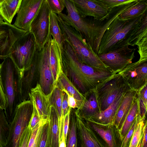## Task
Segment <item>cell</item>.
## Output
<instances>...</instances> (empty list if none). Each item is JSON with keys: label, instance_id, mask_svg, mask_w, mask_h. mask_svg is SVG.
Returning <instances> with one entry per match:
<instances>
[{"label": "cell", "instance_id": "e0dca14e", "mask_svg": "<svg viewBox=\"0 0 147 147\" xmlns=\"http://www.w3.org/2000/svg\"><path fill=\"white\" fill-rule=\"evenodd\" d=\"M77 127L82 147H105L107 146L95 134L89 123L76 116Z\"/></svg>", "mask_w": 147, "mask_h": 147}, {"label": "cell", "instance_id": "3957f363", "mask_svg": "<svg viewBox=\"0 0 147 147\" xmlns=\"http://www.w3.org/2000/svg\"><path fill=\"white\" fill-rule=\"evenodd\" d=\"M0 75L7 103L4 110L7 121H12L21 98L20 72L12 59L8 56L0 64Z\"/></svg>", "mask_w": 147, "mask_h": 147}, {"label": "cell", "instance_id": "30bf717a", "mask_svg": "<svg viewBox=\"0 0 147 147\" xmlns=\"http://www.w3.org/2000/svg\"><path fill=\"white\" fill-rule=\"evenodd\" d=\"M136 48L131 49L129 46L98 55L100 59L114 74L118 73L135 57Z\"/></svg>", "mask_w": 147, "mask_h": 147}, {"label": "cell", "instance_id": "bcb514c9", "mask_svg": "<svg viewBox=\"0 0 147 147\" xmlns=\"http://www.w3.org/2000/svg\"><path fill=\"white\" fill-rule=\"evenodd\" d=\"M62 90L65 92L67 95V102L69 106L71 108H78L76 100L74 97L70 95L67 92L64 90Z\"/></svg>", "mask_w": 147, "mask_h": 147}, {"label": "cell", "instance_id": "e575fe53", "mask_svg": "<svg viewBox=\"0 0 147 147\" xmlns=\"http://www.w3.org/2000/svg\"><path fill=\"white\" fill-rule=\"evenodd\" d=\"M50 134L49 120L42 126L38 147H50Z\"/></svg>", "mask_w": 147, "mask_h": 147}, {"label": "cell", "instance_id": "ffe728a7", "mask_svg": "<svg viewBox=\"0 0 147 147\" xmlns=\"http://www.w3.org/2000/svg\"><path fill=\"white\" fill-rule=\"evenodd\" d=\"M49 61L55 82L56 83L62 69L61 55L55 41L51 37L46 43Z\"/></svg>", "mask_w": 147, "mask_h": 147}, {"label": "cell", "instance_id": "ba28073f", "mask_svg": "<svg viewBox=\"0 0 147 147\" xmlns=\"http://www.w3.org/2000/svg\"><path fill=\"white\" fill-rule=\"evenodd\" d=\"M122 75L119 73L98 85L95 90L101 112L106 109L120 93L130 89Z\"/></svg>", "mask_w": 147, "mask_h": 147}, {"label": "cell", "instance_id": "681fc988", "mask_svg": "<svg viewBox=\"0 0 147 147\" xmlns=\"http://www.w3.org/2000/svg\"><path fill=\"white\" fill-rule=\"evenodd\" d=\"M5 21L4 20L1 15L0 13V23H3Z\"/></svg>", "mask_w": 147, "mask_h": 147}, {"label": "cell", "instance_id": "7bdbcfd3", "mask_svg": "<svg viewBox=\"0 0 147 147\" xmlns=\"http://www.w3.org/2000/svg\"><path fill=\"white\" fill-rule=\"evenodd\" d=\"M7 103L6 96L2 85L0 75V108L4 110Z\"/></svg>", "mask_w": 147, "mask_h": 147}, {"label": "cell", "instance_id": "4316f807", "mask_svg": "<svg viewBox=\"0 0 147 147\" xmlns=\"http://www.w3.org/2000/svg\"><path fill=\"white\" fill-rule=\"evenodd\" d=\"M147 9L146 0L140 1L124 10L118 16L120 20H122L134 19L143 15L146 12Z\"/></svg>", "mask_w": 147, "mask_h": 147}, {"label": "cell", "instance_id": "52a82bcc", "mask_svg": "<svg viewBox=\"0 0 147 147\" xmlns=\"http://www.w3.org/2000/svg\"><path fill=\"white\" fill-rule=\"evenodd\" d=\"M33 110L32 101H22L17 106L13 118L9 124L5 147H19L21 135L30 119Z\"/></svg>", "mask_w": 147, "mask_h": 147}, {"label": "cell", "instance_id": "ab89813d", "mask_svg": "<svg viewBox=\"0 0 147 147\" xmlns=\"http://www.w3.org/2000/svg\"><path fill=\"white\" fill-rule=\"evenodd\" d=\"M136 121V116L134 121L122 141L121 147H129L130 142L135 127Z\"/></svg>", "mask_w": 147, "mask_h": 147}, {"label": "cell", "instance_id": "ee69618b", "mask_svg": "<svg viewBox=\"0 0 147 147\" xmlns=\"http://www.w3.org/2000/svg\"><path fill=\"white\" fill-rule=\"evenodd\" d=\"M71 110L69 111L63 118V131L66 143L69 129V123L70 118V114Z\"/></svg>", "mask_w": 147, "mask_h": 147}, {"label": "cell", "instance_id": "4dcf8cb0", "mask_svg": "<svg viewBox=\"0 0 147 147\" xmlns=\"http://www.w3.org/2000/svg\"><path fill=\"white\" fill-rule=\"evenodd\" d=\"M147 36V16L144 13L136 27L129 41V45L134 47L144 37Z\"/></svg>", "mask_w": 147, "mask_h": 147}, {"label": "cell", "instance_id": "83f0119b", "mask_svg": "<svg viewBox=\"0 0 147 147\" xmlns=\"http://www.w3.org/2000/svg\"><path fill=\"white\" fill-rule=\"evenodd\" d=\"M22 0H5L0 4V13L4 21L11 24Z\"/></svg>", "mask_w": 147, "mask_h": 147}, {"label": "cell", "instance_id": "7402d4cb", "mask_svg": "<svg viewBox=\"0 0 147 147\" xmlns=\"http://www.w3.org/2000/svg\"><path fill=\"white\" fill-rule=\"evenodd\" d=\"M127 91L119 94L106 109L91 118L85 120L89 122L103 124L113 123L120 103L125 93Z\"/></svg>", "mask_w": 147, "mask_h": 147}, {"label": "cell", "instance_id": "44dd1931", "mask_svg": "<svg viewBox=\"0 0 147 147\" xmlns=\"http://www.w3.org/2000/svg\"><path fill=\"white\" fill-rule=\"evenodd\" d=\"M38 51L30 68L24 71L21 75L20 93L22 102L29 98L30 89L37 75L38 71Z\"/></svg>", "mask_w": 147, "mask_h": 147}, {"label": "cell", "instance_id": "603a6c76", "mask_svg": "<svg viewBox=\"0 0 147 147\" xmlns=\"http://www.w3.org/2000/svg\"><path fill=\"white\" fill-rule=\"evenodd\" d=\"M137 92V90L130 89L125 93L123 96L113 122L119 131L136 97Z\"/></svg>", "mask_w": 147, "mask_h": 147}, {"label": "cell", "instance_id": "7dc6e473", "mask_svg": "<svg viewBox=\"0 0 147 147\" xmlns=\"http://www.w3.org/2000/svg\"><path fill=\"white\" fill-rule=\"evenodd\" d=\"M147 147V121L146 120L143 129V136L140 147Z\"/></svg>", "mask_w": 147, "mask_h": 147}, {"label": "cell", "instance_id": "6da1fadb", "mask_svg": "<svg viewBox=\"0 0 147 147\" xmlns=\"http://www.w3.org/2000/svg\"><path fill=\"white\" fill-rule=\"evenodd\" d=\"M62 47L63 72L84 95L90 90L95 89L115 74L108 68L94 67L82 62L69 42L64 38Z\"/></svg>", "mask_w": 147, "mask_h": 147}, {"label": "cell", "instance_id": "7c38bea8", "mask_svg": "<svg viewBox=\"0 0 147 147\" xmlns=\"http://www.w3.org/2000/svg\"><path fill=\"white\" fill-rule=\"evenodd\" d=\"M44 0H22L13 24L16 27L30 31V25Z\"/></svg>", "mask_w": 147, "mask_h": 147}, {"label": "cell", "instance_id": "484cf974", "mask_svg": "<svg viewBox=\"0 0 147 147\" xmlns=\"http://www.w3.org/2000/svg\"><path fill=\"white\" fill-rule=\"evenodd\" d=\"M62 92V90L56 83L51 92L47 95L50 105H53L55 107L58 114L60 138L63 130L64 120L61 107Z\"/></svg>", "mask_w": 147, "mask_h": 147}, {"label": "cell", "instance_id": "f6af8a7d", "mask_svg": "<svg viewBox=\"0 0 147 147\" xmlns=\"http://www.w3.org/2000/svg\"><path fill=\"white\" fill-rule=\"evenodd\" d=\"M40 124V122L32 130L28 147H34V142L36 138Z\"/></svg>", "mask_w": 147, "mask_h": 147}, {"label": "cell", "instance_id": "f1b7e54d", "mask_svg": "<svg viewBox=\"0 0 147 147\" xmlns=\"http://www.w3.org/2000/svg\"><path fill=\"white\" fill-rule=\"evenodd\" d=\"M138 102L136 95V97L119 131L122 141L134 121L138 113Z\"/></svg>", "mask_w": 147, "mask_h": 147}, {"label": "cell", "instance_id": "8992f818", "mask_svg": "<svg viewBox=\"0 0 147 147\" xmlns=\"http://www.w3.org/2000/svg\"><path fill=\"white\" fill-rule=\"evenodd\" d=\"M37 48L33 36L27 31L14 43L9 56L19 69L21 75L31 66Z\"/></svg>", "mask_w": 147, "mask_h": 147}, {"label": "cell", "instance_id": "d6a6232c", "mask_svg": "<svg viewBox=\"0 0 147 147\" xmlns=\"http://www.w3.org/2000/svg\"><path fill=\"white\" fill-rule=\"evenodd\" d=\"M9 130V124L4 110L0 108V147H5Z\"/></svg>", "mask_w": 147, "mask_h": 147}, {"label": "cell", "instance_id": "c3c4849f", "mask_svg": "<svg viewBox=\"0 0 147 147\" xmlns=\"http://www.w3.org/2000/svg\"><path fill=\"white\" fill-rule=\"evenodd\" d=\"M67 147L66 142L65 141L63 131L59 140V147Z\"/></svg>", "mask_w": 147, "mask_h": 147}, {"label": "cell", "instance_id": "1f68e13d", "mask_svg": "<svg viewBox=\"0 0 147 147\" xmlns=\"http://www.w3.org/2000/svg\"><path fill=\"white\" fill-rule=\"evenodd\" d=\"M137 121L129 147L141 146L143 136V129L146 118H142L138 113L136 116Z\"/></svg>", "mask_w": 147, "mask_h": 147}, {"label": "cell", "instance_id": "ac0fdd59", "mask_svg": "<svg viewBox=\"0 0 147 147\" xmlns=\"http://www.w3.org/2000/svg\"><path fill=\"white\" fill-rule=\"evenodd\" d=\"M87 121L94 131L106 142L108 146L121 147L122 141L119 131L113 123L103 124Z\"/></svg>", "mask_w": 147, "mask_h": 147}, {"label": "cell", "instance_id": "d6986e66", "mask_svg": "<svg viewBox=\"0 0 147 147\" xmlns=\"http://www.w3.org/2000/svg\"><path fill=\"white\" fill-rule=\"evenodd\" d=\"M84 99L81 105L75 112L76 116L86 119H90L100 112L95 90H91L84 94Z\"/></svg>", "mask_w": 147, "mask_h": 147}, {"label": "cell", "instance_id": "9c48e42d", "mask_svg": "<svg viewBox=\"0 0 147 147\" xmlns=\"http://www.w3.org/2000/svg\"><path fill=\"white\" fill-rule=\"evenodd\" d=\"M51 10L46 0L30 25V31L33 36L38 51L45 46L51 37L49 30Z\"/></svg>", "mask_w": 147, "mask_h": 147}, {"label": "cell", "instance_id": "74e56055", "mask_svg": "<svg viewBox=\"0 0 147 147\" xmlns=\"http://www.w3.org/2000/svg\"><path fill=\"white\" fill-rule=\"evenodd\" d=\"M140 55V60L147 59V36L142 38L136 44Z\"/></svg>", "mask_w": 147, "mask_h": 147}, {"label": "cell", "instance_id": "2e32d148", "mask_svg": "<svg viewBox=\"0 0 147 147\" xmlns=\"http://www.w3.org/2000/svg\"><path fill=\"white\" fill-rule=\"evenodd\" d=\"M29 95L37 109L40 121L46 122L49 120L50 105L47 95L43 92L39 83L31 89Z\"/></svg>", "mask_w": 147, "mask_h": 147}, {"label": "cell", "instance_id": "5bb4252c", "mask_svg": "<svg viewBox=\"0 0 147 147\" xmlns=\"http://www.w3.org/2000/svg\"><path fill=\"white\" fill-rule=\"evenodd\" d=\"M27 31L6 22L0 23V59L9 56L14 43Z\"/></svg>", "mask_w": 147, "mask_h": 147}, {"label": "cell", "instance_id": "d4e9b609", "mask_svg": "<svg viewBox=\"0 0 147 147\" xmlns=\"http://www.w3.org/2000/svg\"><path fill=\"white\" fill-rule=\"evenodd\" d=\"M50 134V147H59L60 132L59 118L55 107L51 105L49 117Z\"/></svg>", "mask_w": 147, "mask_h": 147}, {"label": "cell", "instance_id": "f35d334b", "mask_svg": "<svg viewBox=\"0 0 147 147\" xmlns=\"http://www.w3.org/2000/svg\"><path fill=\"white\" fill-rule=\"evenodd\" d=\"M32 130L28 125L21 136L19 147H28Z\"/></svg>", "mask_w": 147, "mask_h": 147}, {"label": "cell", "instance_id": "4fadbf2b", "mask_svg": "<svg viewBox=\"0 0 147 147\" xmlns=\"http://www.w3.org/2000/svg\"><path fill=\"white\" fill-rule=\"evenodd\" d=\"M38 52V70L39 76V84L43 92L48 95L56 83L54 81L49 61L46 44Z\"/></svg>", "mask_w": 147, "mask_h": 147}, {"label": "cell", "instance_id": "d590c367", "mask_svg": "<svg viewBox=\"0 0 147 147\" xmlns=\"http://www.w3.org/2000/svg\"><path fill=\"white\" fill-rule=\"evenodd\" d=\"M51 11L58 14L65 7L64 0H46Z\"/></svg>", "mask_w": 147, "mask_h": 147}, {"label": "cell", "instance_id": "f907efd6", "mask_svg": "<svg viewBox=\"0 0 147 147\" xmlns=\"http://www.w3.org/2000/svg\"><path fill=\"white\" fill-rule=\"evenodd\" d=\"M5 0H0V4Z\"/></svg>", "mask_w": 147, "mask_h": 147}, {"label": "cell", "instance_id": "5b68a950", "mask_svg": "<svg viewBox=\"0 0 147 147\" xmlns=\"http://www.w3.org/2000/svg\"><path fill=\"white\" fill-rule=\"evenodd\" d=\"M58 23L63 38L69 43L79 59L87 65L100 68H108L98 55L88 45L82 36L57 14Z\"/></svg>", "mask_w": 147, "mask_h": 147}, {"label": "cell", "instance_id": "836d02e7", "mask_svg": "<svg viewBox=\"0 0 147 147\" xmlns=\"http://www.w3.org/2000/svg\"><path fill=\"white\" fill-rule=\"evenodd\" d=\"M77 124L76 117L75 113H71V121L69 129L67 147H76L77 146Z\"/></svg>", "mask_w": 147, "mask_h": 147}, {"label": "cell", "instance_id": "7a4b0ae2", "mask_svg": "<svg viewBox=\"0 0 147 147\" xmlns=\"http://www.w3.org/2000/svg\"><path fill=\"white\" fill-rule=\"evenodd\" d=\"M64 1L67 14L62 12L58 14L80 33L92 51L98 55L101 39L109 22L100 24L88 22L81 16L72 0Z\"/></svg>", "mask_w": 147, "mask_h": 147}, {"label": "cell", "instance_id": "cb8c5ba5", "mask_svg": "<svg viewBox=\"0 0 147 147\" xmlns=\"http://www.w3.org/2000/svg\"><path fill=\"white\" fill-rule=\"evenodd\" d=\"M57 84L61 90H65L74 97L78 108L81 105L84 99V95L79 91L63 72L59 76Z\"/></svg>", "mask_w": 147, "mask_h": 147}, {"label": "cell", "instance_id": "9a60e30c", "mask_svg": "<svg viewBox=\"0 0 147 147\" xmlns=\"http://www.w3.org/2000/svg\"><path fill=\"white\" fill-rule=\"evenodd\" d=\"M81 16H87L103 21L109 16L111 9L98 0H72Z\"/></svg>", "mask_w": 147, "mask_h": 147}, {"label": "cell", "instance_id": "8d00e7d4", "mask_svg": "<svg viewBox=\"0 0 147 147\" xmlns=\"http://www.w3.org/2000/svg\"><path fill=\"white\" fill-rule=\"evenodd\" d=\"M111 9L116 7L123 6L131 3L143 0H98Z\"/></svg>", "mask_w": 147, "mask_h": 147}, {"label": "cell", "instance_id": "f546056e", "mask_svg": "<svg viewBox=\"0 0 147 147\" xmlns=\"http://www.w3.org/2000/svg\"><path fill=\"white\" fill-rule=\"evenodd\" d=\"M49 30L51 35L57 43L61 55L63 38L58 23L57 14L51 11L50 17Z\"/></svg>", "mask_w": 147, "mask_h": 147}, {"label": "cell", "instance_id": "277c9868", "mask_svg": "<svg viewBox=\"0 0 147 147\" xmlns=\"http://www.w3.org/2000/svg\"><path fill=\"white\" fill-rule=\"evenodd\" d=\"M121 13L113 19L105 31L98 55L129 46L131 37L144 14L135 19L122 20L118 16Z\"/></svg>", "mask_w": 147, "mask_h": 147}, {"label": "cell", "instance_id": "60d3db41", "mask_svg": "<svg viewBox=\"0 0 147 147\" xmlns=\"http://www.w3.org/2000/svg\"><path fill=\"white\" fill-rule=\"evenodd\" d=\"M33 110L32 116L28 125V126L32 130L40 122V118L37 109L33 104Z\"/></svg>", "mask_w": 147, "mask_h": 147}, {"label": "cell", "instance_id": "8fae6325", "mask_svg": "<svg viewBox=\"0 0 147 147\" xmlns=\"http://www.w3.org/2000/svg\"><path fill=\"white\" fill-rule=\"evenodd\" d=\"M131 89L138 90L147 84V59L131 63L118 73Z\"/></svg>", "mask_w": 147, "mask_h": 147}, {"label": "cell", "instance_id": "b9f144b4", "mask_svg": "<svg viewBox=\"0 0 147 147\" xmlns=\"http://www.w3.org/2000/svg\"><path fill=\"white\" fill-rule=\"evenodd\" d=\"M62 104L61 107L63 118L68 112L71 110L72 108L68 105L67 102V95L65 92L62 90Z\"/></svg>", "mask_w": 147, "mask_h": 147}]
</instances>
